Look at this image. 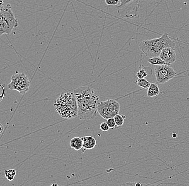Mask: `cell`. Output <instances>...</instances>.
Segmentation results:
<instances>
[{
  "label": "cell",
  "instance_id": "cell-6",
  "mask_svg": "<svg viewBox=\"0 0 189 186\" xmlns=\"http://www.w3.org/2000/svg\"><path fill=\"white\" fill-rule=\"evenodd\" d=\"M30 82L27 76L23 73L16 72L12 75L8 88L12 90H16L20 94L24 95L29 91Z\"/></svg>",
  "mask_w": 189,
  "mask_h": 186
},
{
  "label": "cell",
  "instance_id": "cell-2",
  "mask_svg": "<svg viewBox=\"0 0 189 186\" xmlns=\"http://www.w3.org/2000/svg\"><path fill=\"white\" fill-rule=\"evenodd\" d=\"M175 41L165 32L160 38L142 41L139 44V48L146 56L151 58L159 56L161 52L165 47L175 49Z\"/></svg>",
  "mask_w": 189,
  "mask_h": 186
},
{
  "label": "cell",
  "instance_id": "cell-26",
  "mask_svg": "<svg viewBox=\"0 0 189 186\" xmlns=\"http://www.w3.org/2000/svg\"><path fill=\"white\" fill-rule=\"evenodd\" d=\"M51 186H59V185L57 184H52Z\"/></svg>",
  "mask_w": 189,
  "mask_h": 186
},
{
  "label": "cell",
  "instance_id": "cell-19",
  "mask_svg": "<svg viewBox=\"0 0 189 186\" xmlns=\"http://www.w3.org/2000/svg\"><path fill=\"white\" fill-rule=\"evenodd\" d=\"M105 3L109 6H116L120 2V0H105Z\"/></svg>",
  "mask_w": 189,
  "mask_h": 186
},
{
  "label": "cell",
  "instance_id": "cell-3",
  "mask_svg": "<svg viewBox=\"0 0 189 186\" xmlns=\"http://www.w3.org/2000/svg\"><path fill=\"white\" fill-rule=\"evenodd\" d=\"M54 106L58 114L64 119H73L78 117V103L73 92L61 94L56 100Z\"/></svg>",
  "mask_w": 189,
  "mask_h": 186
},
{
  "label": "cell",
  "instance_id": "cell-24",
  "mask_svg": "<svg viewBox=\"0 0 189 186\" xmlns=\"http://www.w3.org/2000/svg\"><path fill=\"white\" fill-rule=\"evenodd\" d=\"M176 136H177V135H176L175 133H173V134H172V137H173L174 138H176Z\"/></svg>",
  "mask_w": 189,
  "mask_h": 186
},
{
  "label": "cell",
  "instance_id": "cell-10",
  "mask_svg": "<svg viewBox=\"0 0 189 186\" xmlns=\"http://www.w3.org/2000/svg\"><path fill=\"white\" fill-rule=\"evenodd\" d=\"M160 93V90L158 83H151L147 90V97H156Z\"/></svg>",
  "mask_w": 189,
  "mask_h": 186
},
{
  "label": "cell",
  "instance_id": "cell-17",
  "mask_svg": "<svg viewBox=\"0 0 189 186\" xmlns=\"http://www.w3.org/2000/svg\"><path fill=\"white\" fill-rule=\"evenodd\" d=\"M136 76L138 78H144L148 76V72L145 68H140L136 73Z\"/></svg>",
  "mask_w": 189,
  "mask_h": 186
},
{
  "label": "cell",
  "instance_id": "cell-12",
  "mask_svg": "<svg viewBox=\"0 0 189 186\" xmlns=\"http://www.w3.org/2000/svg\"><path fill=\"white\" fill-rule=\"evenodd\" d=\"M148 62L151 65L155 66H162V65H168L167 63H165L160 57H155L153 58L148 59Z\"/></svg>",
  "mask_w": 189,
  "mask_h": 186
},
{
  "label": "cell",
  "instance_id": "cell-15",
  "mask_svg": "<svg viewBox=\"0 0 189 186\" xmlns=\"http://www.w3.org/2000/svg\"><path fill=\"white\" fill-rule=\"evenodd\" d=\"M126 117L124 116V115L119 114L115 116L114 117V119L116 122V125L117 127H120L124 123L125 119H126Z\"/></svg>",
  "mask_w": 189,
  "mask_h": 186
},
{
  "label": "cell",
  "instance_id": "cell-11",
  "mask_svg": "<svg viewBox=\"0 0 189 186\" xmlns=\"http://www.w3.org/2000/svg\"><path fill=\"white\" fill-rule=\"evenodd\" d=\"M70 145L71 148L76 151L80 150L83 148V141L81 138L74 137L71 140Z\"/></svg>",
  "mask_w": 189,
  "mask_h": 186
},
{
  "label": "cell",
  "instance_id": "cell-9",
  "mask_svg": "<svg viewBox=\"0 0 189 186\" xmlns=\"http://www.w3.org/2000/svg\"><path fill=\"white\" fill-rule=\"evenodd\" d=\"M81 138L83 141V148L85 150H91L96 146V140L93 136H84Z\"/></svg>",
  "mask_w": 189,
  "mask_h": 186
},
{
  "label": "cell",
  "instance_id": "cell-22",
  "mask_svg": "<svg viewBox=\"0 0 189 186\" xmlns=\"http://www.w3.org/2000/svg\"><path fill=\"white\" fill-rule=\"evenodd\" d=\"M1 86H2L3 90L2 94H1V100H2L3 98V97H5V92H4V91H5V88L3 87V85H2V84H1Z\"/></svg>",
  "mask_w": 189,
  "mask_h": 186
},
{
  "label": "cell",
  "instance_id": "cell-5",
  "mask_svg": "<svg viewBox=\"0 0 189 186\" xmlns=\"http://www.w3.org/2000/svg\"><path fill=\"white\" fill-rule=\"evenodd\" d=\"M120 109L119 103L112 99H108L107 101L99 102L97 106L98 114L102 118L107 120L119 114Z\"/></svg>",
  "mask_w": 189,
  "mask_h": 186
},
{
  "label": "cell",
  "instance_id": "cell-7",
  "mask_svg": "<svg viewBox=\"0 0 189 186\" xmlns=\"http://www.w3.org/2000/svg\"><path fill=\"white\" fill-rule=\"evenodd\" d=\"M155 74L157 83L162 85L174 78L177 73L170 65H162L156 66Z\"/></svg>",
  "mask_w": 189,
  "mask_h": 186
},
{
  "label": "cell",
  "instance_id": "cell-21",
  "mask_svg": "<svg viewBox=\"0 0 189 186\" xmlns=\"http://www.w3.org/2000/svg\"><path fill=\"white\" fill-rule=\"evenodd\" d=\"M135 184H136L135 182H128L122 184V186H136Z\"/></svg>",
  "mask_w": 189,
  "mask_h": 186
},
{
  "label": "cell",
  "instance_id": "cell-1",
  "mask_svg": "<svg viewBox=\"0 0 189 186\" xmlns=\"http://www.w3.org/2000/svg\"><path fill=\"white\" fill-rule=\"evenodd\" d=\"M78 103V117L82 121L91 120L96 117L100 97L93 88L88 86L78 88L74 90Z\"/></svg>",
  "mask_w": 189,
  "mask_h": 186
},
{
  "label": "cell",
  "instance_id": "cell-8",
  "mask_svg": "<svg viewBox=\"0 0 189 186\" xmlns=\"http://www.w3.org/2000/svg\"><path fill=\"white\" fill-rule=\"evenodd\" d=\"M159 57L168 65L174 64L177 59L175 49L169 47L163 49L161 52Z\"/></svg>",
  "mask_w": 189,
  "mask_h": 186
},
{
  "label": "cell",
  "instance_id": "cell-23",
  "mask_svg": "<svg viewBox=\"0 0 189 186\" xmlns=\"http://www.w3.org/2000/svg\"><path fill=\"white\" fill-rule=\"evenodd\" d=\"M135 186H142V184L140 182H136V184H135Z\"/></svg>",
  "mask_w": 189,
  "mask_h": 186
},
{
  "label": "cell",
  "instance_id": "cell-25",
  "mask_svg": "<svg viewBox=\"0 0 189 186\" xmlns=\"http://www.w3.org/2000/svg\"><path fill=\"white\" fill-rule=\"evenodd\" d=\"M0 126H1V133H2V132L3 129L2 124H0Z\"/></svg>",
  "mask_w": 189,
  "mask_h": 186
},
{
  "label": "cell",
  "instance_id": "cell-20",
  "mask_svg": "<svg viewBox=\"0 0 189 186\" xmlns=\"http://www.w3.org/2000/svg\"><path fill=\"white\" fill-rule=\"evenodd\" d=\"M100 129L103 131L107 132V131H109L110 128L107 122H103L100 125Z\"/></svg>",
  "mask_w": 189,
  "mask_h": 186
},
{
  "label": "cell",
  "instance_id": "cell-18",
  "mask_svg": "<svg viewBox=\"0 0 189 186\" xmlns=\"http://www.w3.org/2000/svg\"><path fill=\"white\" fill-rule=\"evenodd\" d=\"M107 125L109 126V128H110V129H115L117 127L114 117L107 119Z\"/></svg>",
  "mask_w": 189,
  "mask_h": 186
},
{
  "label": "cell",
  "instance_id": "cell-4",
  "mask_svg": "<svg viewBox=\"0 0 189 186\" xmlns=\"http://www.w3.org/2000/svg\"><path fill=\"white\" fill-rule=\"evenodd\" d=\"M18 21L11 9V5H1L0 8V36L10 35L18 27Z\"/></svg>",
  "mask_w": 189,
  "mask_h": 186
},
{
  "label": "cell",
  "instance_id": "cell-13",
  "mask_svg": "<svg viewBox=\"0 0 189 186\" xmlns=\"http://www.w3.org/2000/svg\"><path fill=\"white\" fill-rule=\"evenodd\" d=\"M136 83H137L139 87L142 88L143 89H148L151 83L145 78H138Z\"/></svg>",
  "mask_w": 189,
  "mask_h": 186
},
{
  "label": "cell",
  "instance_id": "cell-16",
  "mask_svg": "<svg viewBox=\"0 0 189 186\" xmlns=\"http://www.w3.org/2000/svg\"><path fill=\"white\" fill-rule=\"evenodd\" d=\"M5 176L7 177L8 180L12 181L15 179V177L16 175V172L15 170L11 169V170H5Z\"/></svg>",
  "mask_w": 189,
  "mask_h": 186
},
{
  "label": "cell",
  "instance_id": "cell-14",
  "mask_svg": "<svg viewBox=\"0 0 189 186\" xmlns=\"http://www.w3.org/2000/svg\"><path fill=\"white\" fill-rule=\"evenodd\" d=\"M136 0H120V5L117 7L119 10H123L126 8L129 7Z\"/></svg>",
  "mask_w": 189,
  "mask_h": 186
}]
</instances>
